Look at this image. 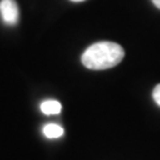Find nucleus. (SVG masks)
<instances>
[{
  "mask_svg": "<svg viewBox=\"0 0 160 160\" xmlns=\"http://www.w3.org/2000/svg\"><path fill=\"white\" fill-rule=\"evenodd\" d=\"M125 57V50L118 43L98 42L90 45L82 55V63L92 70H106L116 67Z\"/></svg>",
  "mask_w": 160,
  "mask_h": 160,
  "instance_id": "f257e3e1",
  "label": "nucleus"
},
{
  "mask_svg": "<svg viewBox=\"0 0 160 160\" xmlns=\"http://www.w3.org/2000/svg\"><path fill=\"white\" fill-rule=\"evenodd\" d=\"M71 1H74V2H81V1H84V0H71Z\"/></svg>",
  "mask_w": 160,
  "mask_h": 160,
  "instance_id": "0eeeda50",
  "label": "nucleus"
},
{
  "mask_svg": "<svg viewBox=\"0 0 160 160\" xmlns=\"http://www.w3.org/2000/svg\"><path fill=\"white\" fill-rule=\"evenodd\" d=\"M0 13L2 20L8 25H16L19 22V7L16 0H1Z\"/></svg>",
  "mask_w": 160,
  "mask_h": 160,
  "instance_id": "f03ea898",
  "label": "nucleus"
},
{
  "mask_svg": "<svg viewBox=\"0 0 160 160\" xmlns=\"http://www.w3.org/2000/svg\"><path fill=\"white\" fill-rule=\"evenodd\" d=\"M152 2L154 4V6L157 8H159L160 10V0H152Z\"/></svg>",
  "mask_w": 160,
  "mask_h": 160,
  "instance_id": "423d86ee",
  "label": "nucleus"
},
{
  "mask_svg": "<svg viewBox=\"0 0 160 160\" xmlns=\"http://www.w3.org/2000/svg\"><path fill=\"white\" fill-rule=\"evenodd\" d=\"M43 133L46 138L49 139H57V138L62 137L64 134V129L63 127H61L59 125H56V123H49L44 127L43 129Z\"/></svg>",
  "mask_w": 160,
  "mask_h": 160,
  "instance_id": "20e7f679",
  "label": "nucleus"
},
{
  "mask_svg": "<svg viewBox=\"0 0 160 160\" xmlns=\"http://www.w3.org/2000/svg\"><path fill=\"white\" fill-rule=\"evenodd\" d=\"M153 100L160 107V83L158 86H155V88L153 89Z\"/></svg>",
  "mask_w": 160,
  "mask_h": 160,
  "instance_id": "39448f33",
  "label": "nucleus"
},
{
  "mask_svg": "<svg viewBox=\"0 0 160 160\" xmlns=\"http://www.w3.org/2000/svg\"><path fill=\"white\" fill-rule=\"evenodd\" d=\"M40 110L46 115L59 114L62 110V104L56 100H48L40 104Z\"/></svg>",
  "mask_w": 160,
  "mask_h": 160,
  "instance_id": "7ed1b4c3",
  "label": "nucleus"
}]
</instances>
